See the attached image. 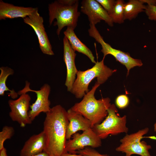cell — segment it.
<instances>
[{
  "mask_svg": "<svg viewBox=\"0 0 156 156\" xmlns=\"http://www.w3.org/2000/svg\"><path fill=\"white\" fill-rule=\"evenodd\" d=\"M79 2L77 0H58L49 4V25L56 20L53 25L57 26L56 33L58 36L66 26L74 29L76 28L80 14L78 10Z\"/></svg>",
  "mask_w": 156,
  "mask_h": 156,
  "instance_id": "3",
  "label": "cell"
},
{
  "mask_svg": "<svg viewBox=\"0 0 156 156\" xmlns=\"http://www.w3.org/2000/svg\"><path fill=\"white\" fill-rule=\"evenodd\" d=\"M24 23L31 26L35 32L38 40L40 48L44 54L54 55L52 47L45 31L44 20L37 8L31 15L23 18Z\"/></svg>",
  "mask_w": 156,
  "mask_h": 156,
  "instance_id": "10",
  "label": "cell"
},
{
  "mask_svg": "<svg viewBox=\"0 0 156 156\" xmlns=\"http://www.w3.org/2000/svg\"><path fill=\"white\" fill-rule=\"evenodd\" d=\"M46 115L43 130L46 143L43 151L50 156H61L67 152L66 133L69 124L67 111L58 105L51 108Z\"/></svg>",
  "mask_w": 156,
  "mask_h": 156,
  "instance_id": "1",
  "label": "cell"
},
{
  "mask_svg": "<svg viewBox=\"0 0 156 156\" xmlns=\"http://www.w3.org/2000/svg\"><path fill=\"white\" fill-rule=\"evenodd\" d=\"M76 153L83 156H109L106 154H101L93 148L86 147L77 151Z\"/></svg>",
  "mask_w": 156,
  "mask_h": 156,
  "instance_id": "23",
  "label": "cell"
},
{
  "mask_svg": "<svg viewBox=\"0 0 156 156\" xmlns=\"http://www.w3.org/2000/svg\"><path fill=\"white\" fill-rule=\"evenodd\" d=\"M129 100L127 95L122 94L118 96L115 100L116 105L119 108L123 109L127 107L129 104Z\"/></svg>",
  "mask_w": 156,
  "mask_h": 156,
  "instance_id": "22",
  "label": "cell"
},
{
  "mask_svg": "<svg viewBox=\"0 0 156 156\" xmlns=\"http://www.w3.org/2000/svg\"><path fill=\"white\" fill-rule=\"evenodd\" d=\"M31 99L30 96L25 93L21 95L17 99L8 101L11 110L9 114L10 118L13 121L18 122L22 127L31 124L32 121L28 114Z\"/></svg>",
  "mask_w": 156,
  "mask_h": 156,
  "instance_id": "9",
  "label": "cell"
},
{
  "mask_svg": "<svg viewBox=\"0 0 156 156\" xmlns=\"http://www.w3.org/2000/svg\"><path fill=\"white\" fill-rule=\"evenodd\" d=\"M154 129L156 135V122L155 123L154 125Z\"/></svg>",
  "mask_w": 156,
  "mask_h": 156,
  "instance_id": "30",
  "label": "cell"
},
{
  "mask_svg": "<svg viewBox=\"0 0 156 156\" xmlns=\"http://www.w3.org/2000/svg\"><path fill=\"white\" fill-rule=\"evenodd\" d=\"M104 59L103 57L101 61L96 62L90 68L84 71H78L70 92L76 98L83 97L89 91L88 86L94 79L96 78L97 81L101 85L104 83L116 71L105 65Z\"/></svg>",
  "mask_w": 156,
  "mask_h": 156,
  "instance_id": "4",
  "label": "cell"
},
{
  "mask_svg": "<svg viewBox=\"0 0 156 156\" xmlns=\"http://www.w3.org/2000/svg\"><path fill=\"white\" fill-rule=\"evenodd\" d=\"M0 156H8L6 150L4 147L0 151Z\"/></svg>",
  "mask_w": 156,
  "mask_h": 156,
  "instance_id": "27",
  "label": "cell"
},
{
  "mask_svg": "<svg viewBox=\"0 0 156 156\" xmlns=\"http://www.w3.org/2000/svg\"><path fill=\"white\" fill-rule=\"evenodd\" d=\"M61 156H83L82 155L79 154V155H77L73 153L71 154L70 153H68V152H66L62 154Z\"/></svg>",
  "mask_w": 156,
  "mask_h": 156,
  "instance_id": "28",
  "label": "cell"
},
{
  "mask_svg": "<svg viewBox=\"0 0 156 156\" xmlns=\"http://www.w3.org/2000/svg\"><path fill=\"white\" fill-rule=\"evenodd\" d=\"M107 112L108 114L105 119L92 128L97 136L102 140L106 138L110 135L127 133L129 129L126 126V116H120L114 104H111Z\"/></svg>",
  "mask_w": 156,
  "mask_h": 156,
  "instance_id": "5",
  "label": "cell"
},
{
  "mask_svg": "<svg viewBox=\"0 0 156 156\" xmlns=\"http://www.w3.org/2000/svg\"><path fill=\"white\" fill-rule=\"evenodd\" d=\"M81 8V11L88 16L90 24L95 25L103 20L110 26H113L109 14L96 0H83Z\"/></svg>",
  "mask_w": 156,
  "mask_h": 156,
  "instance_id": "12",
  "label": "cell"
},
{
  "mask_svg": "<svg viewBox=\"0 0 156 156\" xmlns=\"http://www.w3.org/2000/svg\"><path fill=\"white\" fill-rule=\"evenodd\" d=\"M90 28L88 30L89 35L101 45L102 47L101 51L103 54V57L109 54L112 55L117 61L126 67L127 70V76L128 75L131 68L142 65L143 63L140 60L133 58L128 53L114 49L105 42L95 25L90 24Z\"/></svg>",
  "mask_w": 156,
  "mask_h": 156,
  "instance_id": "7",
  "label": "cell"
},
{
  "mask_svg": "<svg viewBox=\"0 0 156 156\" xmlns=\"http://www.w3.org/2000/svg\"><path fill=\"white\" fill-rule=\"evenodd\" d=\"M101 140L92 129L90 128L82 133H76L73 134V138L66 141V150L67 152L74 153L86 146L98 148L101 146Z\"/></svg>",
  "mask_w": 156,
  "mask_h": 156,
  "instance_id": "11",
  "label": "cell"
},
{
  "mask_svg": "<svg viewBox=\"0 0 156 156\" xmlns=\"http://www.w3.org/2000/svg\"><path fill=\"white\" fill-rule=\"evenodd\" d=\"M46 137L43 131L31 136L25 143L20 152V156H32L44 151Z\"/></svg>",
  "mask_w": 156,
  "mask_h": 156,
  "instance_id": "16",
  "label": "cell"
},
{
  "mask_svg": "<svg viewBox=\"0 0 156 156\" xmlns=\"http://www.w3.org/2000/svg\"><path fill=\"white\" fill-rule=\"evenodd\" d=\"M144 11L149 19L156 21V5H147Z\"/></svg>",
  "mask_w": 156,
  "mask_h": 156,
  "instance_id": "25",
  "label": "cell"
},
{
  "mask_svg": "<svg viewBox=\"0 0 156 156\" xmlns=\"http://www.w3.org/2000/svg\"><path fill=\"white\" fill-rule=\"evenodd\" d=\"M74 29L70 27H68L64 32V36L68 40L72 49L87 56L93 63L96 62L91 51L77 38L74 31Z\"/></svg>",
  "mask_w": 156,
  "mask_h": 156,
  "instance_id": "17",
  "label": "cell"
},
{
  "mask_svg": "<svg viewBox=\"0 0 156 156\" xmlns=\"http://www.w3.org/2000/svg\"><path fill=\"white\" fill-rule=\"evenodd\" d=\"M63 59L66 68V76L65 85L67 91L70 92L76 79L78 70L75 63L76 54L72 48L67 38L65 36L63 39Z\"/></svg>",
  "mask_w": 156,
  "mask_h": 156,
  "instance_id": "13",
  "label": "cell"
},
{
  "mask_svg": "<svg viewBox=\"0 0 156 156\" xmlns=\"http://www.w3.org/2000/svg\"><path fill=\"white\" fill-rule=\"evenodd\" d=\"M14 128L11 126H5L0 132V151L4 148V143L7 139H10L14 134Z\"/></svg>",
  "mask_w": 156,
  "mask_h": 156,
  "instance_id": "21",
  "label": "cell"
},
{
  "mask_svg": "<svg viewBox=\"0 0 156 156\" xmlns=\"http://www.w3.org/2000/svg\"><path fill=\"white\" fill-rule=\"evenodd\" d=\"M38 8L16 6L0 1V20L25 18L31 15Z\"/></svg>",
  "mask_w": 156,
  "mask_h": 156,
  "instance_id": "15",
  "label": "cell"
},
{
  "mask_svg": "<svg viewBox=\"0 0 156 156\" xmlns=\"http://www.w3.org/2000/svg\"><path fill=\"white\" fill-rule=\"evenodd\" d=\"M125 3L122 0L116 1L112 10L109 15L114 23L121 24L124 22Z\"/></svg>",
  "mask_w": 156,
  "mask_h": 156,
  "instance_id": "20",
  "label": "cell"
},
{
  "mask_svg": "<svg viewBox=\"0 0 156 156\" xmlns=\"http://www.w3.org/2000/svg\"><path fill=\"white\" fill-rule=\"evenodd\" d=\"M30 83L25 81V86L17 93L18 95L27 93L29 92H35L36 94V99L34 103L30 105L31 109L29 112V116L33 121L40 113H47L49 112L51 103L49 97L51 91V87L47 83L44 84L38 90H34L30 88Z\"/></svg>",
  "mask_w": 156,
  "mask_h": 156,
  "instance_id": "8",
  "label": "cell"
},
{
  "mask_svg": "<svg viewBox=\"0 0 156 156\" xmlns=\"http://www.w3.org/2000/svg\"><path fill=\"white\" fill-rule=\"evenodd\" d=\"M142 1L144 3H146L147 5H156V0H142Z\"/></svg>",
  "mask_w": 156,
  "mask_h": 156,
  "instance_id": "26",
  "label": "cell"
},
{
  "mask_svg": "<svg viewBox=\"0 0 156 156\" xmlns=\"http://www.w3.org/2000/svg\"><path fill=\"white\" fill-rule=\"evenodd\" d=\"M96 1L101 5L109 15L112 10L116 1L114 0H96Z\"/></svg>",
  "mask_w": 156,
  "mask_h": 156,
  "instance_id": "24",
  "label": "cell"
},
{
  "mask_svg": "<svg viewBox=\"0 0 156 156\" xmlns=\"http://www.w3.org/2000/svg\"><path fill=\"white\" fill-rule=\"evenodd\" d=\"M100 85L96 82L91 89L86 94L82 100L75 104L71 108L88 120L92 128L94 125L101 123L108 114L107 110L111 105L108 97L96 99L94 94Z\"/></svg>",
  "mask_w": 156,
  "mask_h": 156,
  "instance_id": "2",
  "label": "cell"
},
{
  "mask_svg": "<svg viewBox=\"0 0 156 156\" xmlns=\"http://www.w3.org/2000/svg\"><path fill=\"white\" fill-rule=\"evenodd\" d=\"M32 156H50L47 153L43 151L36 155Z\"/></svg>",
  "mask_w": 156,
  "mask_h": 156,
  "instance_id": "29",
  "label": "cell"
},
{
  "mask_svg": "<svg viewBox=\"0 0 156 156\" xmlns=\"http://www.w3.org/2000/svg\"><path fill=\"white\" fill-rule=\"evenodd\" d=\"M1 73L0 74V95L4 96L5 92L9 91L7 93L8 96L12 99H16L18 95L14 89L10 90L6 85V81L8 77L13 75L14 73V70L8 66H2L0 68Z\"/></svg>",
  "mask_w": 156,
  "mask_h": 156,
  "instance_id": "19",
  "label": "cell"
},
{
  "mask_svg": "<svg viewBox=\"0 0 156 156\" xmlns=\"http://www.w3.org/2000/svg\"><path fill=\"white\" fill-rule=\"evenodd\" d=\"M67 116L69 124L66 133L67 140L70 139L72 135L78 131H83L92 128L91 123L88 120L71 108L67 111Z\"/></svg>",
  "mask_w": 156,
  "mask_h": 156,
  "instance_id": "14",
  "label": "cell"
},
{
  "mask_svg": "<svg viewBox=\"0 0 156 156\" xmlns=\"http://www.w3.org/2000/svg\"><path fill=\"white\" fill-rule=\"evenodd\" d=\"M149 128L146 127L137 132L126 135L120 141V144L116 150L125 154V156L137 154L141 156H151L149 150L151 146L144 141H141L143 136L148 132Z\"/></svg>",
  "mask_w": 156,
  "mask_h": 156,
  "instance_id": "6",
  "label": "cell"
},
{
  "mask_svg": "<svg viewBox=\"0 0 156 156\" xmlns=\"http://www.w3.org/2000/svg\"><path fill=\"white\" fill-rule=\"evenodd\" d=\"M142 0H130L125 3L124 7V20H131L139 13L144 11L146 5Z\"/></svg>",
  "mask_w": 156,
  "mask_h": 156,
  "instance_id": "18",
  "label": "cell"
}]
</instances>
